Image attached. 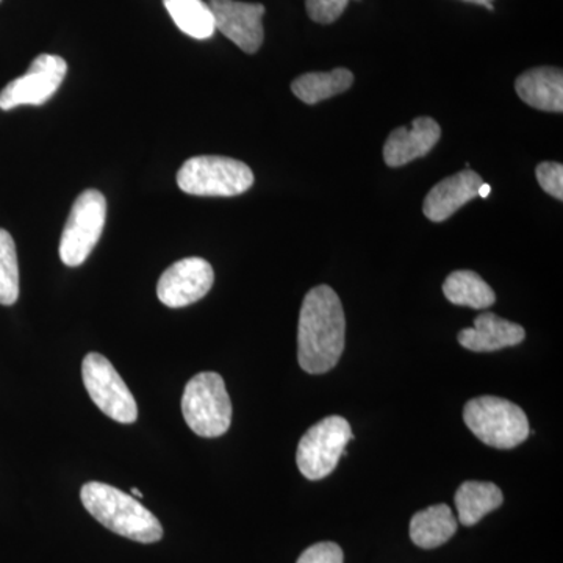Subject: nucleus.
Instances as JSON below:
<instances>
[{"label": "nucleus", "mask_w": 563, "mask_h": 563, "mask_svg": "<svg viewBox=\"0 0 563 563\" xmlns=\"http://www.w3.org/2000/svg\"><path fill=\"white\" fill-rule=\"evenodd\" d=\"M525 339L526 332L520 324L492 312L481 313L473 328L463 329L457 335L459 343L473 352L501 351L523 343Z\"/></svg>", "instance_id": "4468645a"}, {"label": "nucleus", "mask_w": 563, "mask_h": 563, "mask_svg": "<svg viewBox=\"0 0 563 563\" xmlns=\"http://www.w3.org/2000/svg\"><path fill=\"white\" fill-rule=\"evenodd\" d=\"M443 292L454 306L472 307L476 310L488 309L496 302L490 285L479 274L468 269L451 273L444 280Z\"/></svg>", "instance_id": "6ab92c4d"}, {"label": "nucleus", "mask_w": 563, "mask_h": 563, "mask_svg": "<svg viewBox=\"0 0 563 563\" xmlns=\"http://www.w3.org/2000/svg\"><path fill=\"white\" fill-rule=\"evenodd\" d=\"M442 129L435 120L428 117L417 118L410 128L395 129L385 141L384 161L391 168L426 157L439 143Z\"/></svg>", "instance_id": "f8f14e48"}, {"label": "nucleus", "mask_w": 563, "mask_h": 563, "mask_svg": "<svg viewBox=\"0 0 563 563\" xmlns=\"http://www.w3.org/2000/svg\"><path fill=\"white\" fill-rule=\"evenodd\" d=\"M346 318L339 295L318 285L303 298L298 328V361L303 372L324 374L335 368L346 344Z\"/></svg>", "instance_id": "f257e3e1"}, {"label": "nucleus", "mask_w": 563, "mask_h": 563, "mask_svg": "<svg viewBox=\"0 0 563 563\" xmlns=\"http://www.w3.org/2000/svg\"><path fill=\"white\" fill-rule=\"evenodd\" d=\"M492 192V187L488 184H483L479 187V190H477V196H481V198L485 199L488 198V195Z\"/></svg>", "instance_id": "393cba45"}, {"label": "nucleus", "mask_w": 563, "mask_h": 563, "mask_svg": "<svg viewBox=\"0 0 563 563\" xmlns=\"http://www.w3.org/2000/svg\"><path fill=\"white\" fill-rule=\"evenodd\" d=\"M81 379L91 401L111 420L132 424L139 418V406L132 391L109 358L90 352L81 362Z\"/></svg>", "instance_id": "6e6552de"}, {"label": "nucleus", "mask_w": 563, "mask_h": 563, "mask_svg": "<svg viewBox=\"0 0 563 563\" xmlns=\"http://www.w3.org/2000/svg\"><path fill=\"white\" fill-rule=\"evenodd\" d=\"M342 548L333 542L314 543L299 555L296 563H343Z\"/></svg>", "instance_id": "b1692460"}, {"label": "nucleus", "mask_w": 563, "mask_h": 563, "mask_svg": "<svg viewBox=\"0 0 563 563\" xmlns=\"http://www.w3.org/2000/svg\"><path fill=\"white\" fill-rule=\"evenodd\" d=\"M0 2H2V0H0Z\"/></svg>", "instance_id": "c85d7f7f"}, {"label": "nucleus", "mask_w": 563, "mask_h": 563, "mask_svg": "<svg viewBox=\"0 0 563 563\" xmlns=\"http://www.w3.org/2000/svg\"><path fill=\"white\" fill-rule=\"evenodd\" d=\"M515 91L520 96L521 101L528 103L532 109L562 113V69L544 66V68L526 70L515 81Z\"/></svg>", "instance_id": "2eb2a0df"}, {"label": "nucleus", "mask_w": 563, "mask_h": 563, "mask_svg": "<svg viewBox=\"0 0 563 563\" xmlns=\"http://www.w3.org/2000/svg\"><path fill=\"white\" fill-rule=\"evenodd\" d=\"M357 2H361V0H357Z\"/></svg>", "instance_id": "cd10ccee"}, {"label": "nucleus", "mask_w": 563, "mask_h": 563, "mask_svg": "<svg viewBox=\"0 0 563 563\" xmlns=\"http://www.w3.org/2000/svg\"><path fill=\"white\" fill-rule=\"evenodd\" d=\"M483 184L479 174L472 169L453 174L439 181L426 196L424 206H422L426 218L432 222L446 221L465 203L477 198V190Z\"/></svg>", "instance_id": "ddd939ff"}, {"label": "nucleus", "mask_w": 563, "mask_h": 563, "mask_svg": "<svg viewBox=\"0 0 563 563\" xmlns=\"http://www.w3.org/2000/svg\"><path fill=\"white\" fill-rule=\"evenodd\" d=\"M181 191L206 198H232L250 190L254 173L246 163L221 155L188 158L177 173Z\"/></svg>", "instance_id": "20e7f679"}, {"label": "nucleus", "mask_w": 563, "mask_h": 563, "mask_svg": "<svg viewBox=\"0 0 563 563\" xmlns=\"http://www.w3.org/2000/svg\"><path fill=\"white\" fill-rule=\"evenodd\" d=\"M107 220V199L101 191L85 190L74 202L63 229L60 258L66 266H80L101 240Z\"/></svg>", "instance_id": "0eeeda50"}, {"label": "nucleus", "mask_w": 563, "mask_h": 563, "mask_svg": "<svg viewBox=\"0 0 563 563\" xmlns=\"http://www.w3.org/2000/svg\"><path fill=\"white\" fill-rule=\"evenodd\" d=\"M537 180L548 195L563 201V166L562 163L543 162L537 166Z\"/></svg>", "instance_id": "4be33fe9"}, {"label": "nucleus", "mask_w": 563, "mask_h": 563, "mask_svg": "<svg viewBox=\"0 0 563 563\" xmlns=\"http://www.w3.org/2000/svg\"><path fill=\"white\" fill-rule=\"evenodd\" d=\"M131 493H132L133 498H141V499H143L144 495H143V493H141L139 490V488L133 487Z\"/></svg>", "instance_id": "bb28decb"}, {"label": "nucleus", "mask_w": 563, "mask_h": 563, "mask_svg": "<svg viewBox=\"0 0 563 563\" xmlns=\"http://www.w3.org/2000/svg\"><path fill=\"white\" fill-rule=\"evenodd\" d=\"M457 532V520L446 504L420 510L410 520V539L421 550H435L450 542Z\"/></svg>", "instance_id": "dca6fc26"}, {"label": "nucleus", "mask_w": 563, "mask_h": 563, "mask_svg": "<svg viewBox=\"0 0 563 563\" xmlns=\"http://www.w3.org/2000/svg\"><path fill=\"white\" fill-rule=\"evenodd\" d=\"M463 420L481 442L496 450H512L531 435L525 410L496 396H481L466 402Z\"/></svg>", "instance_id": "7ed1b4c3"}, {"label": "nucleus", "mask_w": 563, "mask_h": 563, "mask_svg": "<svg viewBox=\"0 0 563 563\" xmlns=\"http://www.w3.org/2000/svg\"><path fill=\"white\" fill-rule=\"evenodd\" d=\"M504 496L501 488L492 483L481 481H466L455 492V507H457L459 523L474 526L501 507Z\"/></svg>", "instance_id": "f3484780"}, {"label": "nucleus", "mask_w": 563, "mask_h": 563, "mask_svg": "<svg viewBox=\"0 0 563 563\" xmlns=\"http://www.w3.org/2000/svg\"><path fill=\"white\" fill-rule=\"evenodd\" d=\"M213 13L214 29L225 38L232 41L246 54L261 49L265 31H263L262 3L236 2V0H209Z\"/></svg>", "instance_id": "9b49d317"}, {"label": "nucleus", "mask_w": 563, "mask_h": 563, "mask_svg": "<svg viewBox=\"0 0 563 563\" xmlns=\"http://www.w3.org/2000/svg\"><path fill=\"white\" fill-rule=\"evenodd\" d=\"M213 282L214 273L209 262L199 257L184 258L162 274L157 296L166 307L181 309L201 301L213 287Z\"/></svg>", "instance_id": "9d476101"}, {"label": "nucleus", "mask_w": 563, "mask_h": 563, "mask_svg": "<svg viewBox=\"0 0 563 563\" xmlns=\"http://www.w3.org/2000/svg\"><path fill=\"white\" fill-rule=\"evenodd\" d=\"M354 74L350 69L336 68L331 73H307L292 80L291 91L303 103H314L331 99L350 90Z\"/></svg>", "instance_id": "a211bd4d"}, {"label": "nucleus", "mask_w": 563, "mask_h": 563, "mask_svg": "<svg viewBox=\"0 0 563 563\" xmlns=\"http://www.w3.org/2000/svg\"><path fill=\"white\" fill-rule=\"evenodd\" d=\"M80 499L88 514L111 532L133 542H161V521L129 493L109 484L88 483L81 487Z\"/></svg>", "instance_id": "f03ea898"}, {"label": "nucleus", "mask_w": 563, "mask_h": 563, "mask_svg": "<svg viewBox=\"0 0 563 563\" xmlns=\"http://www.w3.org/2000/svg\"><path fill=\"white\" fill-rule=\"evenodd\" d=\"M354 439L350 421L332 415L312 426L298 444L296 463L309 481H320L339 465L347 443Z\"/></svg>", "instance_id": "423d86ee"}, {"label": "nucleus", "mask_w": 563, "mask_h": 563, "mask_svg": "<svg viewBox=\"0 0 563 563\" xmlns=\"http://www.w3.org/2000/svg\"><path fill=\"white\" fill-rule=\"evenodd\" d=\"M350 0H306L307 14L318 24H332L342 16Z\"/></svg>", "instance_id": "5701e85b"}, {"label": "nucleus", "mask_w": 563, "mask_h": 563, "mask_svg": "<svg viewBox=\"0 0 563 563\" xmlns=\"http://www.w3.org/2000/svg\"><path fill=\"white\" fill-rule=\"evenodd\" d=\"M463 2L477 3V5H484L485 9L490 11L495 10L493 9V0H463Z\"/></svg>", "instance_id": "a878e982"}, {"label": "nucleus", "mask_w": 563, "mask_h": 563, "mask_svg": "<svg viewBox=\"0 0 563 563\" xmlns=\"http://www.w3.org/2000/svg\"><path fill=\"white\" fill-rule=\"evenodd\" d=\"M20 298V266L16 244L5 229H0V303L13 306Z\"/></svg>", "instance_id": "412c9836"}, {"label": "nucleus", "mask_w": 563, "mask_h": 563, "mask_svg": "<svg viewBox=\"0 0 563 563\" xmlns=\"http://www.w3.org/2000/svg\"><path fill=\"white\" fill-rule=\"evenodd\" d=\"M66 73L68 65L58 55H38L24 76L10 81L0 92V109L9 111L21 106H43L58 91Z\"/></svg>", "instance_id": "1a4fd4ad"}, {"label": "nucleus", "mask_w": 563, "mask_h": 563, "mask_svg": "<svg viewBox=\"0 0 563 563\" xmlns=\"http://www.w3.org/2000/svg\"><path fill=\"white\" fill-rule=\"evenodd\" d=\"M163 5L174 24L191 38L209 40L217 31L213 13L203 0H163Z\"/></svg>", "instance_id": "aec40b11"}, {"label": "nucleus", "mask_w": 563, "mask_h": 563, "mask_svg": "<svg viewBox=\"0 0 563 563\" xmlns=\"http://www.w3.org/2000/svg\"><path fill=\"white\" fill-rule=\"evenodd\" d=\"M181 413L188 428L203 439H217L231 428L232 401L218 373H199L185 387Z\"/></svg>", "instance_id": "39448f33"}]
</instances>
